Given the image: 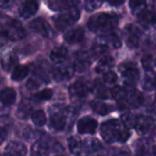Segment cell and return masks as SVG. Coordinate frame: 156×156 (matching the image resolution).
<instances>
[{"label":"cell","instance_id":"6da1fadb","mask_svg":"<svg viewBox=\"0 0 156 156\" xmlns=\"http://www.w3.org/2000/svg\"><path fill=\"white\" fill-rule=\"evenodd\" d=\"M101 136L108 143L115 141H127L130 137L128 129L121 125L117 119H111L104 122L100 128Z\"/></svg>","mask_w":156,"mask_h":156},{"label":"cell","instance_id":"7a4b0ae2","mask_svg":"<svg viewBox=\"0 0 156 156\" xmlns=\"http://www.w3.org/2000/svg\"><path fill=\"white\" fill-rule=\"evenodd\" d=\"M119 18L110 13H98L92 16L87 22L90 30L94 32H108L116 29Z\"/></svg>","mask_w":156,"mask_h":156},{"label":"cell","instance_id":"3957f363","mask_svg":"<svg viewBox=\"0 0 156 156\" xmlns=\"http://www.w3.org/2000/svg\"><path fill=\"white\" fill-rule=\"evenodd\" d=\"M0 35L6 40L17 41L25 38L27 32L20 21L16 20H10L0 29Z\"/></svg>","mask_w":156,"mask_h":156},{"label":"cell","instance_id":"277c9868","mask_svg":"<svg viewBox=\"0 0 156 156\" xmlns=\"http://www.w3.org/2000/svg\"><path fill=\"white\" fill-rule=\"evenodd\" d=\"M80 18V10L77 7L71 8L53 17V23L57 30H64L73 25Z\"/></svg>","mask_w":156,"mask_h":156},{"label":"cell","instance_id":"5b68a950","mask_svg":"<svg viewBox=\"0 0 156 156\" xmlns=\"http://www.w3.org/2000/svg\"><path fill=\"white\" fill-rule=\"evenodd\" d=\"M68 111L64 106L54 105L50 108V124L55 130H63L67 125Z\"/></svg>","mask_w":156,"mask_h":156},{"label":"cell","instance_id":"8992f818","mask_svg":"<svg viewBox=\"0 0 156 156\" xmlns=\"http://www.w3.org/2000/svg\"><path fill=\"white\" fill-rule=\"evenodd\" d=\"M119 71L122 75L125 85L127 87H133L140 79L139 69L133 62H123L119 65Z\"/></svg>","mask_w":156,"mask_h":156},{"label":"cell","instance_id":"52a82bcc","mask_svg":"<svg viewBox=\"0 0 156 156\" xmlns=\"http://www.w3.org/2000/svg\"><path fill=\"white\" fill-rule=\"evenodd\" d=\"M29 28L33 32L38 33L39 35L42 36L43 38L51 39L54 35L53 30H52L51 27L50 26V24L45 20H43L41 18H37V19L32 20L29 24Z\"/></svg>","mask_w":156,"mask_h":156},{"label":"cell","instance_id":"ba28073f","mask_svg":"<svg viewBox=\"0 0 156 156\" xmlns=\"http://www.w3.org/2000/svg\"><path fill=\"white\" fill-rule=\"evenodd\" d=\"M135 129L137 132L141 136H151L155 132V124L151 117L140 116L137 117V122Z\"/></svg>","mask_w":156,"mask_h":156},{"label":"cell","instance_id":"9c48e42d","mask_svg":"<svg viewBox=\"0 0 156 156\" xmlns=\"http://www.w3.org/2000/svg\"><path fill=\"white\" fill-rule=\"evenodd\" d=\"M124 34H125V41L126 44L129 48L130 49H135L139 46L140 41V36L141 32L134 25L129 24L125 26L124 29Z\"/></svg>","mask_w":156,"mask_h":156},{"label":"cell","instance_id":"30bf717a","mask_svg":"<svg viewBox=\"0 0 156 156\" xmlns=\"http://www.w3.org/2000/svg\"><path fill=\"white\" fill-rule=\"evenodd\" d=\"M39 9V1L38 0H21L19 15L21 19L28 20L34 16Z\"/></svg>","mask_w":156,"mask_h":156},{"label":"cell","instance_id":"8fae6325","mask_svg":"<svg viewBox=\"0 0 156 156\" xmlns=\"http://www.w3.org/2000/svg\"><path fill=\"white\" fill-rule=\"evenodd\" d=\"M91 64V56L87 51H79L73 55V67L77 72H84Z\"/></svg>","mask_w":156,"mask_h":156},{"label":"cell","instance_id":"7c38bea8","mask_svg":"<svg viewBox=\"0 0 156 156\" xmlns=\"http://www.w3.org/2000/svg\"><path fill=\"white\" fill-rule=\"evenodd\" d=\"M98 129V121L90 117H85L78 120L77 130L80 134H94Z\"/></svg>","mask_w":156,"mask_h":156},{"label":"cell","instance_id":"4fadbf2b","mask_svg":"<svg viewBox=\"0 0 156 156\" xmlns=\"http://www.w3.org/2000/svg\"><path fill=\"white\" fill-rule=\"evenodd\" d=\"M90 91V87L87 84L78 81L72 84L69 87V94L73 98L75 99H81L86 98Z\"/></svg>","mask_w":156,"mask_h":156},{"label":"cell","instance_id":"5bb4252c","mask_svg":"<svg viewBox=\"0 0 156 156\" xmlns=\"http://www.w3.org/2000/svg\"><path fill=\"white\" fill-rule=\"evenodd\" d=\"M74 69L73 66L70 65H60L59 67L55 68L53 71V79L56 82H63L69 80L73 77Z\"/></svg>","mask_w":156,"mask_h":156},{"label":"cell","instance_id":"9a60e30c","mask_svg":"<svg viewBox=\"0 0 156 156\" xmlns=\"http://www.w3.org/2000/svg\"><path fill=\"white\" fill-rule=\"evenodd\" d=\"M127 106L131 108H138L143 103V96L142 94L135 88L127 89L126 97L124 101Z\"/></svg>","mask_w":156,"mask_h":156},{"label":"cell","instance_id":"2e32d148","mask_svg":"<svg viewBox=\"0 0 156 156\" xmlns=\"http://www.w3.org/2000/svg\"><path fill=\"white\" fill-rule=\"evenodd\" d=\"M27 147L20 141H10L4 150L5 156H25Z\"/></svg>","mask_w":156,"mask_h":156},{"label":"cell","instance_id":"e0dca14e","mask_svg":"<svg viewBox=\"0 0 156 156\" xmlns=\"http://www.w3.org/2000/svg\"><path fill=\"white\" fill-rule=\"evenodd\" d=\"M85 38V30L82 28L72 29L64 35V40L69 44H77L81 42Z\"/></svg>","mask_w":156,"mask_h":156},{"label":"cell","instance_id":"ac0fdd59","mask_svg":"<svg viewBox=\"0 0 156 156\" xmlns=\"http://www.w3.org/2000/svg\"><path fill=\"white\" fill-rule=\"evenodd\" d=\"M77 4L78 0H49V6L53 10H67Z\"/></svg>","mask_w":156,"mask_h":156},{"label":"cell","instance_id":"d6986e66","mask_svg":"<svg viewBox=\"0 0 156 156\" xmlns=\"http://www.w3.org/2000/svg\"><path fill=\"white\" fill-rule=\"evenodd\" d=\"M17 93L11 87H6L0 92V102L4 106H11L16 102Z\"/></svg>","mask_w":156,"mask_h":156},{"label":"cell","instance_id":"ffe728a7","mask_svg":"<svg viewBox=\"0 0 156 156\" xmlns=\"http://www.w3.org/2000/svg\"><path fill=\"white\" fill-rule=\"evenodd\" d=\"M114 65H115V60L113 59V57H111L109 55H106V56L100 58V60L98 61V62L97 64L96 71L98 73L104 74V73L109 72Z\"/></svg>","mask_w":156,"mask_h":156},{"label":"cell","instance_id":"44dd1931","mask_svg":"<svg viewBox=\"0 0 156 156\" xmlns=\"http://www.w3.org/2000/svg\"><path fill=\"white\" fill-rule=\"evenodd\" d=\"M49 153L50 147L43 140H37L31 146V156H48Z\"/></svg>","mask_w":156,"mask_h":156},{"label":"cell","instance_id":"7402d4cb","mask_svg":"<svg viewBox=\"0 0 156 156\" xmlns=\"http://www.w3.org/2000/svg\"><path fill=\"white\" fill-rule=\"evenodd\" d=\"M68 54V51L64 46H59L54 48L50 54V59L54 63H62L65 61Z\"/></svg>","mask_w":156,"mask_h":156},{"label":"cell","instance_id":"603a6c76","mask_svg":"<svg viewBox=\"0 0 156 156\" xmlns=\"http://www.w3.org/2000/svg\"><path fill=\"white\" fill-rule=\"evenodd\" d=\"M110 48L104 42L102 41L99 38H98L96 40V41L93 44L92 47V52L94 54V56L96 57H104L106 55H108V52L109 51Z\"/></svg>","mask_w":156,"mask_h":156},{"label":"cell","instance_id":"cb8c5ba5","mask_svg":"<svg viewBox=\"0 0 156 156\" xmlns=\"http://www.w3.org/2000/svg\"><path fill=\"white\" fill-rule=\"evenodd\" d=\"M29 73L30 67L28 65H16L11 74V79L15 82H20L25 79Z\"/></svg>","mask_w":156,"mask_h":156},{"label":"cell","instance_id":"d4e9b609","mask_svg":"<svg viewBox=\"0 0 156 156\" xmlns=\"http://www.w3.org/2000/svg\"><path fill=\"white\" fill-rule=\"evenodd\" d=\"M68 147L72 153L79 155L82 150L84 149V142L80 138L76 136H72L68 139Z\"/></svg>","mask_w":156,"mask_h":156},{"label":"cell","instance_id":"484cf974","mask_svg":"<svg viewBox=\"0 0 156 156\" xmlns=\"http://www.w3.org/2000/svg\"><path fill=\"white\" fill-rule=\"evenodd\" d=\"M142 87L145 90H155L156 89V72L153 71H148L146 73Z\"/></svg>","mask_w":156,"mask_h":156},{"label":"cell","instance_id":"4316f807","mask_svg":"<svg viewBox=\"0 0 156 156\" xmlns=\"http://www.w3.org/2000/svg\"><path fill=\"white\" fill-rule=\"evenodd\" d=\"M98 38L102 41H104L110 49H119L121 47V41L115 34H106L99 36Z\"/></svg>","mask_w":156,"mask_h":156},{"label":"cell","instance_id":"83f0119b","mask_svg":"<svg viewBox=\"0 0 156 156\" xmlns=\"http://www.w3.org/2000/svg\"><path fill=\"white\" fill-rule=\"evenodd\" d=\"M91 108L96 113L102 115V116L108 114L112 110V108L108 104L104 103L102 101H98V100H94L91 102Z\"/></svg>","mask_w":156,"mask_h":156},{"label":"cell","instance_id":"f1b7e54d","mask_svg":"<svg viewBox=\"0 0 156 156\" xmlns=\"http://www.w3.org/2000/svg\"><path fill=\"white\" fill-rule=\"evenodd\" d=\"M150 151V143L145 139L138 140L135 143V155L136 156H147Z\"/></svg>","mask_w":156,"mask_h":156},{"label":"cell","instance_id":"f546056e","mask_svg":"<svg viewBox=\"0 0 156 156\" xmlns=\"http://www.w3.org/2000/svg\"><path fill=\"white\" fill-rule=\"evenodd\" d=\"M84 149L88 152H98L102 149V144L98 139L89 138L84 141Z\"/></svg>","mask_w":156,"mask_h":156},{"label":"cell","instance_id":"4dcf8cb0","mask_svg":"<svg viewBox=\"0 0 156 156\" xmlns=\"http://www.w3.org/2000/svg\"><path fill=\"white\" fill-rule=\"evenodd\" d=\"M121 122L126 129H133L136 126L137 117L131 112H124L121 115Z\"/></svg>","mask_w":156,"mask_h":156},{"label":"cell","instance_id":"1f68e13d","mask_svg":"<svg viewBox=\"0 0 156 156\" xmlns=\"http://www.w3.org/2000/svg\"><path fill=\"white\" fill-rule=\"evenodd\" d=\"M155 13L152 9H143L140 13H139V20L140 22H141L144 25L151 24L152 20L155 17Z\"/></svg>","mask_w":156,"mask_h":156},{"label":"cell","instance_id":"d6a6232c","mask_svg":"<svg viewBox=\"0 0 156 156\" xmlns=\"http://www.w3.org/2000/svg\"><path fill=\"white\" fill-rule=\"evenodd\" d=\"M31 119H32V122L38 127L44 126L46 121H47L45 112L43 110H41V109L35 110L31 113Z\"/></svg>","mask_w":156,"mask_h":156},{"label":"cell","instance_id":"836d02e7","mask_svg":"<svg viewBox=\"0 0 156 156\" xmlns=\"http://www.w3.org/2000/svg\"><path fill=\"white\" fill-rule=\"evenodd\" d=\"M17 63V58L14 54H8L1 58V65L2 68L6 71H9L11 68H15Z\"/></svg>","mask_w":156,"mask_h":156},{"label":"cell","instance_id":"e575fe53","mask_svg":"<svg viewBox=\"0 0 156 156\" xmlns=\"http://www.w3.org/2000/svg\"><path fill=\"white\" fill-rule=\"evenodd\" d=\"M32 110V107L30 105V103L28 100H23L20 105L19 106L18 108V115L20 118H21L22 119H26L31 112Z\"/></svg>","mask_w":156,"mask_h":156},{"label":"cell","instance_id":"d590c367","mask_svg":"<svg viewBox=\"0 0 156 156\" xmlns=\"http://www.w3.org/2000/svg\"><path fill=\"white\" fill-rule=\"evenodd\" d=\"M110 93L114 99H116L117 101L123 102L126 97L127 88H124L123 87H120V86H116L110 90Z\"/></svg>","mask_w":156,"mask_h":156},{"label":"cell","instance_id":"8d00e7d4","mask_svg":"<svg viewBox=\"0 0 156 156\" xmlns=\"http://www.w3.org/2000/svg\"><path fill=\"white\" fill-rule=\"evenodd\" d=\"M104 0H85V9L87 12H92L99 9Z\"/></svg>","mask_w":156,"mask_h":156},{"label":"cell","instance_id":"74e56055","mask_svg":"<svg viewBox=\"0 0 156 156\" xmlns=\"http://www.w3.org/2000/svg\"><path fill=\"white\" fill-rule=\"evenodd\" d=\"M53 93L51 89L46 88L44 90H41L40 92H38L37 94L34 95V99L38 100V101H43V100H49L51 98Z\"/></svg>","mask_w":156,"mask_h":156},{"label":"cell","instance_id":"f35d334b","mask_svg":"<svg viewBox=\"0 0 156 156\" xmlns=\"http://www.w3.org/2000/svg\"><path fill=\"white\" fill-rule=\"evenodd\" d=\"M145 3H146V0H129V7L132 12L139 11L140 13L143 9Z\"/></svg>","mask_w":156,"mask_h":156},{"label":"cell","instance_id":"ab89813d","mask_svg":"<svg viewBox=\"0 0 156 156\" xmlns=\"http://www.w3.org/2000/svg\"><path fill=\"white\" fill-rule=\"evenodd\" d=\"M118 80V75L116 73L109 71L103 74V82L107 85H114Z\"/></svg>","mask_w":156,"mask_h":156},{"label":"cell","instance_id":"60d3db41","mask_svg":"<svg viewBox=\"0 0 156 156\" xmlns=\"http://www.w3.org/2000/svg\"><path fill=\"white\" fill-rule=\"evenodd\" d=\"M95 93L98 98H108L109 95L111 96V93L108 90V88L101 84H98L95 87Z\"/></svg>","mask_w":156,"mask_h":156},{"label":"cell","instance_id":"b9f144b4","mask_svg":"<svg viewBox=\"0 0 156 156\" xmlns=\"http://www.w3.org/2000/svg\"><path fill=\"white\" fill-rule=\"evenodd\" d=\"M26 87L30 91L37 90L40 87V82L37 79H34V78H30L26 83Z\"/></svg>","mask_w":156,"mask_h":156},{"label":"cell","instance_id":"7bdbcfd3","mask_svg":"<svg viewBox=\"0 0 156 156\" xmlns=\"http://www.w3.org/2000/svg\"><path fill=\"white\" fill-rule=\"evenodd\" d=\"M154 62L153 59L151 58V56L150 55H147L145 57L142 58V66L144 67V69H148L149 71H151V69L152 68V66L154 65Z\"/></svg>","mask_w":156,"mask_h":156},{"label":"cell","instance_id":"ee69618b","mask_svg":"<svg viewBox=\"0 0 156 156\" xmlns=\"http://www.w3.org/2000/svg\"><path fill=\"white\" fill-rule=\"evenodd\" d=\"M16 0H0V8L7 9L13 6Z\"/></svg>","mask_w":156,"mask_h":156},{"label":"cell","instance_id":"f6af8a7d","mask_svg":"<svg viewBox=\"0 0 156 156\" xmlns=\"http://www.w3.org/2000/svg\"><path fill=\"white\" fill-rule=\"evenodd\" d=\"M8 138V132L7 130L2 128V127H0V144H2Z\"/></svg>","mask_w":156,"mask_h":156},{"label":"cell","instance_id":"bcb514c9","mask_svg":"<svg viewBox=\"0 0 156 156\" xmlns=\"http://www.w3.org/2000/svg\"><path fill=\"white\" fill-rule=\"evenodd\" d=\"M126 0H108V2L112 7H119L125 3Z\"/></svg>","mask_w":156,"mask_h":156},{"label":"cell","instance_id":"7dc6e473","mask_svg":"<svg viewBox=\"0 0 156 156\" xmlns=\"http://www.w3.org/2000/svg\"><path fill=\"white\" fill-rule=\"evenodd\" d=\"M150 115L152 119H156V103H153V105L150 108Z\"/></svg>","mask_w":156,"mask_h":156},{"label":"cell","instance_id":"c3c4849f","mask_svg":"<svg viewBox=\"0 0 156 156\" xmlns=\"http://www.w3.org/2000/svg\"><path fill=\"white\" fill-rule=\"evenodd\" d=\"M113 156H130V154H129V152L128 151L119 150V151H117L116 153H114Z\"/></svg>","mask_w":156,"mask_h":156},{"label":"cell","instance_id":"681fc988","mask_svg":"<svg viewBox=\"0 0 156 156\" xmlns=\"http://www.w3.org/2000/svg\"><path fill=\"white\" fill-rule=\"evenodd\" d=\"M151 25L153 26V28H154V29H156V15H155V17H154V19H153V20H152Z\"/></svg>","mask_w":156,"mask_h":156},{"label":"cell","instance_id":"f907efd6","mask_svg":"<svg viewBox=\"0 0 156 156\" xmlns=\"http://www.w3.org/2000/svg\"><path fill=\"white\" fill-rule=\"evenodd\" d=\"M55 156H65V155H62V154H60V155H55Z\"/></svg>","mask_w":156,"mask_h":156},{"label":"cell","instance_id":"816d5d0a","mask_svg":"<svg viewBox=\"0 0 156 156\" xmlns=\"http://www.w3.org/2000/svg\"><path fill=\"white\" fill-rule=\"evenodd\" d=\"M154 65L156 66V60H155V62H154Z\"/></svg>","mask_w":156,"mask_h":156},{"label":"cell","instance_id":"f5cc1de1","mask_svg":"<svg viewBox=\"0 0 156 156\" xmlns=\"http://www.w3.org/2000/svg\"><path fill=\"white\" fill-rule=\"evenodd\" d=\"M154 103H156V97H155V102Z\"/></svg>","mask_w":156,"mask_h":156},{"label":"cell","instance_id":"db71d44e","mask_svg":"<svg viewBox=\"0 0 156 156\" xmlns=\"http://www.w3.org/2000/svg\"><path fill=\"white\" fill-rule=\"evenodd\" d=\"M77 156H79V155H77Z\"/></svg>","mask_w":156,"mask_h":156}]
</instances>
